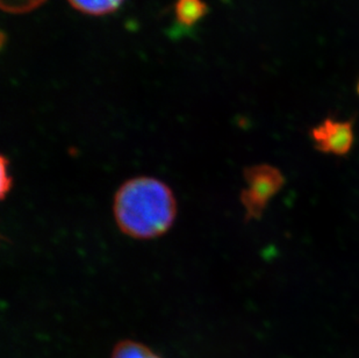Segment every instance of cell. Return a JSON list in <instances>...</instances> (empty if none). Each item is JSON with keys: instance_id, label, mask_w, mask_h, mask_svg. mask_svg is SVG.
<instances>
[{"instance_id": "cell-4", "label": "cell", "mask_w": 359, "mask_h": 358, "mask_svg": "<svg viewBox=\"0 0 359 358\" xmlns=\"http://www.w3.org/2000/svg\"><path fill=\"white\" fill-rule=\"evenodd\" d=\"M208 6L203 0H176V20L184 27H194L208 13Z\"/></svg>"}, {"instance_id": "cell-1", "label": "cell", "mask_w": 359, "mask_h": 358, "mask_svg": "<svg viewBox=\"0 0 359 358\" xmlns=\"http://www.w3.org/2000/svg\"><path fill=\"white\" fill-rule=\"evenodd\" d=\"M113 214L119 230L136 240H153L173 226L176 197L161 179L134 177L122 183L113 201Z\"/></svg>"}, {"instance_id": "cell-2", "label": "cell", "mask_w": 359, "mask_h": 358, "mask_svg": "<svg viewBox=\"0 0 359 358\" xmlns=\"http://www.w3.org/2000/svg\"><path fill=\"white\" fill-rule=\"evenodd\" d=\"M244 177L247 187L242 191L241 201L247 212V218H258L280 190L284 178L280 171L270 166L249 168L245 170Z\"/></svg>"}, {"instance_id": "cell-3", "label": "cell", "mask_w": 359, "mask_h": 358, "mask_svg": "<svg viewBox=\"0 0 359 358\" xmlns=\"http://www.w3.org/2000/svg\"><path fill=\"white\" fill-rule=\"evenodd\" d=\"M312 136L316 147L322 152L334 155H344L353 147V124L327 119L313 129Z\"/></svg>"}, {"instance_id": "cell-5", "label": "cell", "mask_w": 359, "mask_h": 358, "mask_svg": "<svg viewBox=\"0 0 359 358\" xmlns=\"http://www.w3.org/2000/svg\"><path fill=\"white\" fill-rule=\"evenodd\" d=\"M76 11L88 15L102 17L119 10L123 0H68Z\"/></svg>"}, {"instance_id": "cell-6", "label": "cell", "mask_w": 359, "mask_h": 358, "mask_svg": "<svg viewBox=\"0 0 359 358\" xmlns=\"http://www.w3.org/2000/svg\"><path fill=\"white\" fill-rule=\"evenodd\" d=\"M111 358H162L140 342L125 340L114 347Z\"/></svg>"}, {"instance_id": "cell-7", "label": "cell", "mask_w": 359, "mask_h": 358, "mask_svg": "<svg viewBox=\"0 0 359 358\" xmlns=\"http://www.w3.org/2000/svg\"><path fill=\"white\" fill-rule=\"evenodd\" d=\"M357 92H358V95H359V81H358V84H357Z\"/></svg>"}]
</instances>
